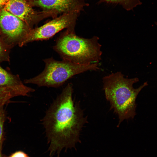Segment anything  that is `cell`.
I'll return each mask as SVG.
<instances>
[{
	"mask_svg": "<svg viewBox=\"0 0 157 157\" xmlns=\"http://www.w3.org/2000/svg\"><path fill=\"white\" fill-rule=\"evenodd\" d=\"M72 85L69 83L63 89L46 111L42 120L45 129L49 157H59L63 149L75 148L79 142L80 132L88 122L79 102L72 98Z\"/></svg>",
	"mask_w": 157,
	"mask_h": 157,
	"instance_id": "cell-1",
	"label": "cell"
},
{
	"mask_svg": "<svg viewBox=\"0 0 157 157\" xmlns=\"http://www.w3.org/2000/svg\"><path fill=\"white\" fill-rule=\"evenodd\" d=\"M137 78H125L120 72L112 73L102 78L103 89L110 109L117 115L118 126L124 120L133 119L136 115V100L142 89L148 85L145 82L137 88L133 86Z\"/></svg>",
	"mask_w": 157,
	"mask_h": 157,
	"instance_id": "cell-2",
	"label": "cell"
},
{
	"mask_svg": "<svg viewBox=\"0 0 157 157\" xmlns=\"http://www.w3.org/2000/svg\"><path fill=\"white\" fill-rule=\"evenodd\" d=\"M99 39L96 36L83 38L66 30L57 38L53 49L63 60L81 65L98 63L102 54Z\"/></svg>",
	"mask_w": 157,
	"mask_h": 157,
	"instance_id": "cell-3",
	"label": "cell"
},
{
	"mask_svg": "<svg viewBox=\"0 0 157 157\" xmlns=\"http://www.w3.org/2000/svg\"><path fill=\"white\" fill-rule=\"evenodd\" d=\"M45 67L39 75L24 81L39 87L57 88L63 85L73 76L89 70L99 69L98 63L81 65L63 60L58 61L52 58L44 59Z\"/></svg>",
	"mask_w": 157,
	"mask_h": 157,
	"instance_id": "cell-4",
	"label": "cell"
},
{
	"mask_svg": "<svg viewBox=\"0 0 157 157\" xmlns=\"http://www.w3.org/2000/svg\"><path fill=\"white\" fill-rule=\"evenodd\" d=\"M80 13L77 12L63 13L39 27L32 29L19 45L22 46L29 42L49 39L65 28L74 31Z\"/></svg>",
	"mask_w": 157,
	"mask_h": 157,
	"instance_id": "cell-5",
	"label": "cell"
},
{
	"mask_svg": "<svg viewBox=\"0 0 157 157\" xmlns=\"http://www.w3.org/2000/svg\"><path fill=\"white\" fill-rule=\"evenodd\" d=\"M32 29L4 7L0 8V35L9 46L16 43L19 44Z\"/></svg>",
	"mask_w": 157,
	"mask_h": 157,
	"instance_id": "cell-6",
	"label": "cell"
},
{
	"mask_svg": "<svg viewBox=\"0 0 157 157\" xmlns=\"http://www.w3.org/2000/svg\"><path fill=\"white\" fill-rule=\"evenodd\" d=\"M4 8L32 28L44 19L50 17L54 18L58 15L53 11L35 10L26 0H8Z\"/></svg>",
	"mask_w": 157,
	"mask_h": 157,
	"instance_id": "cell-7",
	"label": "cell"
},
{
	"mask_svg": "<svg viewBox=\"0 0 157 157\" xmlns=\"http://www.w3.org/2000/svg\"><path fill=\"white\" fill-rule=\"evenodd\" d=\"M33 7L40 8L42 10L53 12L58 15L80 12L89 6L87 0H26Z\"/></svg>",
	"mask_w": 157,
	"mask_h": 157,
	"instance_id": "cell-8",
	"label": "cell"
},
{
	"mask_svg": "<svg viewBox=\"0 0 157 157\" xmlns=\"http://www.w3.org/2000/svg\"><path fill=\"white\" fill-rule=\"evenodd\" d=\"M25 89L23 85L11 86H0V106L4 105L10 98L18 96H24Z\"/></svg>",
	"mask_w": 157,
	"mask_h": 157,
	"instance_id": "cell-9",
	"label": "cell"
},
{
	"mask_svg": "<svg viewBox=\"0 0 157 157\" xmlns=\"http://www.w3.org/2000/svg\"><path fill=\"white\" fill-rule=\"evenodd\" d=\"M22 84L16 76L0 67V86H11Z\"/></svg>",
	"mask_w": 157,
	"mask_h": 157,
	"instance_id": "cell-10",
	"label": "cell"
},
{
	"mask_svg": "<svg viewBox=\"0 0 157 157\" xmlns=\"http://www.w3.org/2000/svg\"><path fill=\"white\" fill-rule=\"evenodd\" d=\"M105 3L107 4H119L127 11L132 10L138 5L142 4L140 0H99L98 4Z\"/></svg>",
	"mask_w": 157,
	"mask_h": 157,
	"instance_id": "cell-11",
	"label": "cell"
},
{
	"mask_svg": "<svg viewBox=\"0 0 157 157\" xmlns=\"http://www.w3.org/2000/svg\"><path fill=\"white\" fill-rule=\"evenodd\" d=\"M9 48L0 35V62L7 59Z\"/></svg>",
	"mask_w": 157,
	"mask_h": 157,
	"instance_id": "cell-12",
	"label": "cell"
},
{
	"mask_svg": "<svg viewBox=\"0 0 157 157\" xmlns=\"http://www.w3.org/2000/svg\"><path fill=\"white\" fill-rule=\"evenodd\" d=\"M3 105L0 106V141L4 140L3 135V126L5 117L3 109Z\"/></svg>",
	"mask_w": 157,
	"mask_h": 157,
	"instance_id": "cell-13",
	"label": "cell"
},
{
	"mask_svg": "<svg viewBox=\"0 0 157 157\" xmlns=\"http://www.w3.org/2000/svg\"><path fill=\"white\" fill-rule=\"evenodd\" d=\"M7 157H30L26 153L22 151H17Z\"/></svg>",
	"mask_w": 157,
	"mask_h": 157,
	"instance_id": "cell-14",
	"label": "cell"
},
{
	"mask_svg": "<svg viewBox=\"0 0 157 157\" xmlns=\"http://www.w3.org/2000/svg\"><path fill=\"white\" fill-rule=\"evenodd\" d=\"M7 1V0H0V8L4 7Z\"/></svg>",
	"mask_w": 157,
	"mask_h": 157,
	"instance_id": "cell-15",
	"label": "cell"
},
{
	"mask_svg": "<svg viewBox=\"0 0 157 157\" xmlns=\"http://www.w3.org/2000/svg\"><path fill=\"white\" fill-rule=\"evenodd\" d=\"M3 140L0 141V157H3L2 154V147Z\"/></svg>",
	"mask_w": 157,
	"mask_h": 157,
	"instance_id": "cell-16",
	"label": "cell"
},
{
	"mask_svg": "<svg viewBox=\"0 0 157 157\" xmlns=\"http://www.w3.org/2000/svg\"><path fill=\"white\" fill-rule=\"evenodd\" d=\"M155 23L157 25V22H156Z\"/></svg>",
	"mask_w": 157,
	"mask_h": 157,
	"instance_id": "cell-17",
	"label": "cell"
},
{
	"mask_svg": "<svg viewBox=\"0 0 157 157\" xmlns=\"http://www.w3.org/2000/svg\"><path fill=\"white\" fill-rule=\"evenodd\" d=\"M7 1H8V0H7Z\"/></svg>",
	"mask_w": 157,
	"mask_h": 157,
	"instance_id": "cell-18",
	"label": "cell"
}]
</instances>
